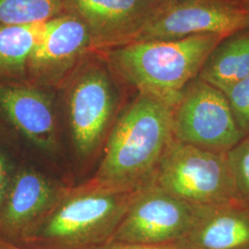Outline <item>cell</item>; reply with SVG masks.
<instances>
[{"mask_svg": "<svg viewBox=\"0 0 249 249\" xmlns=\"http://www.w3.org/2000/svg\"><path fill=\"white\" fill-rule=\"evenodd\" d=\"M173 136V107L146 91H134L107 137L94 180L138 190L150 183Z\"/></svg>", "mask_w": 249, "mask_h": 249, "instance_id": "6da1fadb", "label": "cell"}, {"mask_svg": "<svg viewBox=\"0 0 249 249\" xmlns=\"http://www.w3.org/2000/svg\"><path fill=\"white\" fill-rule=\"evenodd\" d=\"M138 190L111 187L94 179L62 190L21 238L40 249L101 248L112 240Z\"/></svg>", "mask_w": 249, "mask_h": 249, "instance_id": "7a4b0ae2", "label": "cell"}, {"mask_svg": "<svg viewBox=\"0 0 249 249\" xmlns=\"http://www.w3.org/2000/svg\"><path fill=\"white\" fill-rule=\"evenodd\" d=\"M223 38L200 35L134 42L102 52L127 89L150 92L174 107Z\"/></svg>", "mask_w": 249, "mask_h": 249, "instance_id": "3957f363", "label": "cell"}, {"mask_svg": "<svg viewBox=\"0 0 249 249\" xmlns=\"http://www.w3.org/2000/svg\"><path fill=\"white\" fill-rule=\"evenodd\" d=\"M125 89L102 51L89 52L58 89L81 157L91 156L107 140L124 107Z\"/></svg>", "mask_w": 249, "mask_h": 249, "instance_id": "277c9868", "label": "cell"}, {"mask_svg": "<svg viewBox=\"0 0 249 249\" xmlns=\"http://www.w3.org/2000/svg\"><path fill=\"white\" fill-rule=\"evenodd\" d=\"M151 182L194 206L242 201L226 152L196 147L175 139L170 143Z\"/></svg>", "mask_w": 249, "mask_h": 249, "instance_id": "5b68a950", "label": "cell"}, {"mask_svg": "<svg viewBox=\"0 0 249 249\" xmlns=\"http://www.w3.org/2000/svg\"><path fill=\"white\" fill-rule=\"evenodd\" d=\"M173 136L180 142L223 152L245 138L225 94L198 77L173 107Z\"/></svg>", "mask_w": 249, "mask_h": 249, "instance_id": "8992f818", "label": "cell"}, {"mask_svg": "<svg viewBox=\"0 0 249 249\" xmlns=\"http://www.w3.org/2000/svg\"><path fill=\"white\" fill-rule=\"evenodd\" d=\"M249 28V11L232 0H166L131 42L200 35L227 37Z\"/></svg>", "mask_w": 249, "mask_h": 249, "instance_id": "52a82bcc", "label": "cell"}, {"mask_svg": "<svg viewBox=\"0 0 249 249\" xmlns=\"http://www.w3.org/2000/svg\"><path fill=\"white\" fill-rule=\"evenodd\" d=\"M196 214L197 206L150 182L137 191L111 241L148 246L178 243L193 227Z\"/></svg>", "mask_w": 249, "mask_h": 249, "instance_id": "ba28073f", "label": "cell"}, {"mask_svg": "<svg viewBox=\"0 0 249 249\" xmlns=\"http://www.w3.org/2000/svg\"><path fill=\"white\" fill-rule=\"evenodd\" d=\"M91 51L94 50L87 28L65 12L47 21L45 35L30 58L27 80L58 89Z\"/></svg>", "mask_w": 249, "mask_h": 249, "instance_id": "9c48e42d", "label": "cell"}, {"mask_svg": "<svg viewBox=\"0 0 249 249\" xmlns=\"http://www.w3.org/2000/svg\"><path fill=\"white\" fill-rule=\"evenodd\" d=\"M55 89L28 80H0V118L45 151L56 146Z\"/></svg>", "mask_w": 249, "mask_h": 249, "instance_id": "30bf717a", "label": "cell"}, {"mask_svg": "<svg viewBox=\"0 0 249 249\" xmlns=\"http://www.w3.org/2000/svg\"><path fill=\"white\" fill-rule=\"evenodd\" d=\"M66 13L85 25L94 51L131 42L160 4L151 0H63Z\"/></svg>", "mask_w": 249, "mask_h": 249, "instance_id": "8fae6325", "label": "cell"}, {"mask_svg": "<svg viewBox=\"0 0 249 249\" xmlns=\"http://www.w3.org/2000/svg\"><path fill=\"white\" fill-rule=\"evenodd\" d=\"M62 190L42 174L24 170L11 179L0 207V231L21 235L39 221L60 196Z\"/></svg>", "mask_w": 249, "mask_h": 249, "instance_id": "7c38bea8", "label": "cell"}, {"mask_svg": "<svg viewBox=\"0 0 249 249\" xmlns=\"http://www.w3.org/2000/svg\"><path fill=\"white\" fill-rule=\"evenodd\" d=\"M178 244L184 249H249V206H197L196 222Z\"/></svg>", "mask_w": 249, "mask_h": 249, "instance_id": "4fadbf2b", "label": "cell"}, {"mask_svg": "<svg viewBox=\"0 0 249 249\" xmlns=\"http://www.w3.org/2000/svg\"><path fill=\"white\" fill-rule=\"evenodd\" d=\"M249 76V28L224 37L206 59L198 78L224 91Z\"/></svg>", "mask_w": 249, "mask_h": 249, "instance_id": "5bb4252c", "label": "cell"}, {"mask_svg": "<svg viewBox=\"0 0 249 249\" xmlns=\"http://www.w3.org/2000/svg\"><path fill=\"white\" fill-rule=\"evenodd\" d=\"M46 27L47 21L0 24V80H27L30 58Z\"/></svg>", "mask_w": 249, "mask_h": 249, "instance_id": "9a60e30c", "label": "cell"}, {"mask_svg": "<svg viewBox=\"0 0 249 249\" xmlns=\"http://www.w3.org/2000/svg\"><path fill=\"white\" fill-rule=\"evenodd\" d=\"M63 13V0H0V24L45 22Z\"/></svg>", "mask_w": 249, "mask_h": 249, "instance_id": "2e32d148", "label": "cell"}, {"mask_svg": "<svg viewBox=\"0 0 249 249\" xmlns=\"http://www.w3.org/2000/svg\"><path fill=\"white\" fill-rule=\"evenodd\" d=\"M226 156L238 196L249 206V136L227 151Z\"/></svg>", "mask_w": 249, "mask_h": 249, "instance_id": "e0dca14e", "label": "cell"}, {"mask_svg": "<svg viewBox=\"0 0 249 249\" xmlns=\"http://www.w3.org/2000/svg\"><path fill=\"white\" fill-rule=\"evenodd\" d=\"M223 92L238 127L245 137L249 136V76Z\"/></svg>", "mask_w": 249, "mask_h": 249, "instance_id": "ac0fdd59", "label": "cell"}, {"mask_svg": "<svg viewBox=\"0 0 249 249\" xmlns=\"http://www.w3.org/2000/svg\"><path fill=\"white\" fill-rule=\"evenodd\" d=\"M96 249H184L178 243L161 245V246H148L140 244H130L123 242H109L103 247Z\"/></svg>", "mask_w": 249, "mask_h": 249, "instance_id": "d6986e66", "label": "cell"}, {"mask_svg": "<svg viewBox=\"0 0 249 249\" xmlns=\"http://www.w3.org/2000/svg\"><path fill=\"white\" fill-rule=\"evenodd\" d=\"M11 179L9 176V166L8 160L5 156L0 152V207L9 190Z\"/></svg>", "mask_w": 249, "mask_h": 249, "instance_id": "ffe728a7", "label": "cell"}, {"mask_svg": "<svg viewBox=\"0 0 249 249\" xmlns=\"http://www.w3.org/2000/svg\"><path fill=\"white\" fill-rule=\"evenodd\" d=\"M232 1L238 3L242 7H244L249 11V0H232Z\"/></svg>", "mask_w": 249, "mask_h": 249, "instance_id": "44dd1931", "label": "cell"}, {"mask_svg": "<svg viewBox=\"0 0 249 249\" xmlns=\"http://www.w3.org/2000/svg\"><path fill=\"white\" fill-rule=\"evenodd\" d=\"M0 249H16V248H12V247H6V246H4V247H2V248H0Z\"/></svg>", "mask_w": 249, "mask_h": 249, "instance_id": "7402d4cb", "label": "cell"}, {"mask_svg": "<svg viewBox=\"0 0 249 249\" xmlns=\"http://www.w3.org/2000/svg\"><path fill=\"white\" fill-rule=\"evenodd\" d=\"M151 1H153V2H155V3H158V4H161L162 2H164V1H166V0H151Z\"/></svg>", "mask_w": 249, "mask_h": 249, "instance_id": "603a6c76", "label": "cell"}]
</instances>
